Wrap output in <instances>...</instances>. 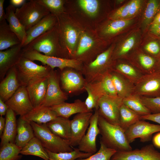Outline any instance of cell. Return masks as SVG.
<instances>
[{
    "mask_svg": "<svg viewBox=\"0 0 160 160\" xmlns=\"http://www.w3.org/2000/svg\"><path fill=\"white\" fill-rule=\"evenodd\" d=\"M98 124L101 135L100 141L108 147L116 151L132 149L125 131L119 125L111 124L100 116Z\"/></svg>",
    "mask_w": 160,
    "mask_h": 160,
    "instance_id": "6da1fadb",
    "label": "cell"
},
{
    "mask_svg": "<svg viewBox=\"0 0 160 160\" xmlns=\"http://www.w3.org/2000/svg\"><path fill=\"white\" fill-rule=\"evenodd\" d=\"M56 26L60 45L65 58L72 59L76 49L81 33L73 26L64 12L57 16Z\"/></svg>",
    "mask_w": 160,
    "mask_h": 160,
    "instance_id": "7a4b0ae2",
    "label": "cell"
},
{
    "mask_svg": "<svg viewBox=\"0 0 160 160\" xmlns=\"http://www.w3.org/2000/svg\"><path fill=\"white\" fill-rule=\"evenodd\" d=\"M113 47L101 52L92 60L83 65L81 72L87 84L100 80L105 74L112 71L114 61L112 59Z\"/></svg>",
    "mask_w": 160,
    "mask_h": 160,
    "instance_id": "3957f363",
    "label": "cell"
},
{
    "mask_svg": "<svg viewBox=\"0 0 160 160\" xmlns=\"http://www.w3.org/2000/svg\"><path fill=\"white\" fill-rule=\"evenodd\" d=\"M23 49L42 52L48 56L65 58L60 45L56 26L35 39L23 47Z\"/></svg>",
    "mask_w": 160,
    "mask_h": 160,
    "instance_id": "277c9868",
    "label": "cell"
},
{
    "mask_svg": "<svg viewBox=\"0 0 160 160\" xmlns=\"http://www.w3.org/2000/svg\"><path fill=\"white\" fill-rule=\"evenodd\" d=\"M15 66L21 85L25 87L48 77L52 69L48 65H39L23 56Z\"/></svg>",
    "mask_w": 160,
    "mask_h": 160,
    "instance_id": "5b68a950",
    "label": "cell"
},
{
    "mask_svg": "<svg viewBox=\"0 0 160 160\" xmlns=\"http://www.w3.org/2000/svg\"><path fill=\"white\" fill-rule=\"evenodd\" d=\"M29 122L33 129L35 137L40 140L46 150L55 153L70 152L73 150L68 140L53 133L46 124H38L33 121Z\"/></svg>",
    "mask_w": 160,
    "mask_h": 160,
    "instance_id": "8992f818",
    "label": "cell"
},
{
    "mask_svg": "<svg viewBox=\"0 0 160 160\" xmlns=\"http://www.w3.org/2000/svg\"><path fill=\"white\" fill-rule=\"evenodd\" d=\"M48 10L36 0L25 2L16 8L15 14L26 31L50 14Z\"/></svg>",
    "mask_w": 160,
    "mask_h": 160,
    "instance_id": "52a82bcc",
    "label": "cell"
},
{
    "mask_svg": "<svg viewBox=\"0 0 160 160\" xmlns=\"http://www.w3.org/2000/svg\"><path fill=\"white\" fill-rule=\"evenodd\" d=\"M23 50V57L32 61H39L53 69L57 68L62 71L66 68H70L81 72L83 68V64L75 59L48 56L35 51Z\"/></svg>",
    "mask_w": 160,
    "mask_h": 160,
    "instance_id": "ba28073f",
    "label": "cell"
},
{
    "mask_svg": "<svg viewBox=\"0 0 160 160\" xmlns=\"http://www.w3.org/2000/svg\"><path fill=\"white\" fill-rule=\"evenodd\" d=\"M123 99L118 96H102L98 102L99 116L111 124L119 125L120 109Z\"/></svg>",
    "mask_w": 160,
    "mask_h": 160,
    "instance_id": "9c48e42d",
    "label": "cell"
},
{
    "mask_svg": "<svg viewBox=\"0 0 160 160\" xmlns=\"http://www.w3.org/2000/svg\"><path fill=\"white\" fill-rule=\"evenodd\" d=\"M132 94L140 96H160V73L143 75L134 85Z\"/></svg>",
    "mask_w": 160,
    "mask_h": 160,
    "instance_id": "30bf717a",
    "label": "cell"
},
{
    "mask_svg": "<svg viewBox=\"0 0 160 160\" xmlns=\"http://www.w3.org/2000/svg\"><path fill=\"white\" fill-rule=\"evenodd\" d=\"M59 77L61 88L67 94L76 93L85 90L87 83L81 72L67 68L61 71Z\"/></svg>",
    "mask_w": 160,
    "mask_h": 160,
    "instance_id": "8fae6325",
    "label": "cell"
},
{
    "mask_svg": "<svg viewBox=\"0 0 160 160\" xmlns=\"http://www.w3.org/2000/svg\"><path fill=\"white\" fill-rule=\"evenodd\" d=\"M160 132V125L141 119L130 127L125 131V134L130 144L137 138H140V141L143 143L150 141L153 134Z\"/></svg>",
    "mask_w": 160,
    "mask_h": 160,
    "instance_id": "7c38bea8",
    "label": "cell"
},
{
    "mask_svg": "<svg viewBox=\"0 0 160 160\" xmlns=\"http://www.w3.org/2000/svg\"><path fill=\"white\" fill-rule=\"evenodd\" d=\"M68 99L67 94L61 88L59 74L52 69L48 77L47 92L42 105L50 107L64 102Z\"/></svg>",
    "mask_w": 160,
    "mask_h": 160,
    "instance_id": "4fadbf2b",
    "label": "cell"
},
{
    "mask_svg": "<svg viewBox=\"0 0 160 160\" xmlns=\"http://www.w3.org/2000/svg\"><path fill=\"white\" fill-rule=\"evenodd\" d=\"M112 160H160V152L153 145L150 144L141 148L126 151H116Z\"/></svg>",
    "mask_w": 160,
    "mask_h": 160,
    "instance_id": "5bb4252c",
    "label": "cell"
},
{
    "mask_svg": "<svg viewBox=\"0 0 160 160\" xmlns=\"http://www.w3.org/2000/svg\"><path fill=\"white\" fill-rule=\"evenodd\" d=\"M99 114L98 109H95L90 121L87 132L80 141L78 148L81 152L94 154L97 150L96 140L100 134L98 122Z\"/></svg>",
    "mask_w": 160,
    "mask_h": 160,
    "instance_id": "9a60e30c",
    "label": "cell"
},
{
    "mask_svg": "<svg viewBox=\"0 0 160 160\" xmlns=\"http://www.w3.org/2000/svg\"><path fill=\"white\" fill-rule=\"evenodd\" d=\"M5 103L16 115H19L21 117L28 114L34 108L29 97L26 87L23 86L20 87Z\"/></svg>",
    "mask_w": 160,
    "mask_h": 160,
    "instance_id": "2e32d148",
    "label": "cell"
},
{
    "mask_svg": "<svg viewBox=\"0 0 160 160\" xmlns=\"http://www.w3.org/2000/svg\"><path fill=\"white\" fill-rule=\"evenodd\" d=\"M93 114L92 112L78 113L70 120L71 137L68 141L71 147L78 145L85 134Z\"/></svg>",
    "mask_w": 160,
    "mask_h": 160,
    "instance_id": "e0dca14e",
    "label": "cell"
},
{
    "mask_svg": "<svg viewBox=\"0 0 160 160\" xmlns=\"http://www.w3.org/2000/svg\"><path fill=\"white\" fill-rule=\"evenodd\" d=\"M95 41L88 33H81L79 39L75 54L72 58L83 63H87L96 57L93 53Z\"/></svg>",
    "mask_w": 160,
    "mask_h": 160,
    "instance_id": "ac0fdd59",
    "label": "cell"
},
{
    "mask_svg": "<svg viewBox=\"0 0 160 160\" xmlns=\"http://www.w3.org/2000/svg\"><path fill=\"white\" fill-rule=\"evenodd\" d=\"M23 48L20 44L5 50L0 51V79L1 81L7 72L15 66L23 56Z\"/></svg>",
    "mask_w": 160,
    "mask_h": 160,
    "instance_id": "d6986e66",
    "label": "cell"
},
{
    "mask_svg": "<svg viewBox=\"0 0 160 160\" xmlns=\"http://www.w3.org/2000/svg\"><path fill=\"white\" fill-rule=\"evenodd\" d=\"M57 17L50 13L26 31V38L22 45L24 47L36 38L51 30L56 26Z\"/></svg>",
    "mask_w": 160,
    "mask_h": 160,
    "instance_id": "ffe728a7",
    "label": "cell"
},
{
    "mask_svg": "<svg viewBox=\"0 0 160 160\" xmlns=\"http://www.w3.org/2000/svg\"><path fill=\"white\" fill-rule=\"evenodd\" d=\"M21 86L15 66L9 70L6 76L1 81L0 98L5 102Z\"/></svg>",
    "mask_w": 160,
    "mask_h": 160,
    "instance_id": "44dd1931",
    "label": "cell"
},
{
    "mask_svg": "<svg viewBox=\"0 0 160 160\" xmlns=\"http://www.w3.org/2000/svg\"><path fill=\"white\" fill-rule=\"evenodd\" d=\"M48 77L38 80L26 87L33 108L41 105L45 99L48 85Z\"/></svg>",
    "mask_w": 160,
    "mask_h": 160,
    "instance_id": "7402d4cb",
    "label": "cell"
},
{
    "mask_svg": "<svg viewBox=\"0 0 160 160\" xmlns=\"http://www.w3.org/2000/svg\"><path fill=\"white\" fill-rule=\"evenodd\" d=\"M110 72L105 74L100 80L86 84L94 94L99 99L104 95L118 96Z\"/></svg>",
    "mask_w": 160,
    "mask_h": 160,
    "instance_id": "603a6c76",
    "label": "cell"
},
{
    "mask_svg": "<svg viewBox=\"0 0 160 160\" xmlns=\"http://www.w3.org/2000/svg\"><path fill=\"white\" fill-rule=\"evenodd\" d=\"M50 107L58 116L68 119L74 114L89 112L84 102L79 99L75 100L73 103L64 102Z\"/></svg>",
    "mask_w": 160,
    "mask_h": 160,
    "instance_id": "cb8c5ba5",
    "label": "cell"
},
{
    "mask_svg": "<svg viewBox=\"0 0 160 160\" xmlns=\"http://www.w3.org/2000/svg\"><path fill=\"white\" fill-rule=\"evenodd\" d=\"M57 117L56 113L50 107L41 105L34 108L29 113L21 117L29 121L43 124H46Z\"/></svg>",
    "mask_w": 160,
    "mask_h": 160,
    "instance_id": "d4e9b609",
    "label": "cell"
},
{
    "mask_svg": "<svg viewBox=\"0 0 160 160\" xmlns=\"http://www.w3.org/2000/svg\"><path fill=\"white\" fill-rule=\"evenodd\" d=\"M15 115V112L9 108L6 114L4 129L1 137V147L9 143H15L17 131Z\"/></svg>",
    "mask_w": 160,
    "mask_h": 160,
    "instance_id": "484cf974",
    "label": "cell"
},
{
    "mask_svg": "<svg viewBox=\"0 0 160 160\" xmlns=\"http://www.w3.org/2000/svg\"><path fill=\"white\" fill-rule=\"evenodd\" d=\"M34 137V131L30 122L20 116L17 123L15 143L22 148Z\"/></svg>",
    "mask_w": 160,
    "mask_h": 160,
    "instance_id": "4316f807",
    "label": "cell"
},
{
    "mask_svg": "<svg viewBox=\"0 0 160 160\" xmlns=\"http://www.w3.org/2000/svg\"><path fill=\"white\" fill-rule=\"evenodd\" d=\"M46 125L54 134L60 137L69 141L71 137L70 120L61 117L47 123Z\"/></svg>",
    "mask_w": 160,
    "mask_h": 160,
    "instance_id": "83f0119b",
    "label": "cell"
},
{
    "mask_svg": "<svg viewBox=\"0 0 160 160\" xmlns=\"http://www.w3.org/2000/svg\"><path fill=\"white\" fill-rule=\"evenodd\" d=\"M15 7L10 4L6 8L7 20L11 30L16 35L20 41L21 45L26 38V32L24 27L15 14Z\"/></svg>",
    "mask_w": 160,
    "mask_h": 160,
    "instance_id": "f1b7e54d",
    "label": "cell"
},
{
    "mask_svg": "<svg viewBox=\"0 0 160 160\" xmlns=\"http://www.w3.org/2000/svg\"><path fill=\"white\" fill-rule=\"evenodd\" d=\"M158 59L149 55L139 53L133 59L132 64L143 75L155 72Z\"/></svg>",
    "mask_w": 160,
    "mask_h": 160,
    "instance_id": "f546056e",
    "label": "cell"
},
{
    "mask_svg": "<svg viewBox=\"0 0 160 160\" xmlns=\"http://www.w3.org/2000/svg\"><path fill=\"white\" fill-rule=\"evenodd\" d=\"M20 44L19 39L11 30L6 21L0 23V51Z\"/></svg>",
    "mask_w": 160,
    "mask_h": 160,
    "instance_id": "4dcf8cb0",
    "label": "cell"
},
{
    "mask_svg": "<svg viewBox=\"0 0 160 160\" xmlns=\"http://www.w3.org/2000/svg\"><path fill=\"white\" fill-rule=\"evenodd\" d=\"M110 73L118 97L123 98L133 94L134 85L115 71H112Z\"/></svg>",
    "mask_w": 160,
    "mask_h": 160,
    "instance_id": "1f68e13d",
    "label": "cell"
},
{
    "mask_svg": "<svg viewBox=\"0 0 160 160\" xmlns=\"http://www.w3.org/2000/svg\"><path fill=\"white\" fill-rule=\"evenodd\" d=\"M112 71L119 73L135 85L143 75L132 64L123 62H114Z\"/></svg>",
    "mask_w": 160,
    "mask_h": 160,
    "instance_id": "d6a6232c",
    "label": "cell"
},
{
    "mask_svg": "<svg viewBox=\"0 0 160 160\" xmlns=\"http://www.w3.org/2000/svg\"><path fill=\"white\" fill-rule=\"evenodd\" d=\"M20 154L33 155L40 157L44 160H49L47 151L40 140L36 137L32 138L22 148Z\"/></svg>",
    "mask_w": 160,
    "mask_h": 160,
    "instance_id": "836d02e7",
    "label": "cell"
},
{
    "mask_svg": "<svg viewBox=\"0 0 160 160\" xmlns=\"http://www.w3.org/2000/svg\"><path fill=\"white\" fill-rule=\"evenodd\" d=\"M141 116L123 103L120 109L119 126L125 131L131 126L142 119Z\"/></svg>",
    "mask_w": 160,
    "mask_h": 160,
    "instance_id": "e575fe53",
    "label": "cell"
},
{
    "mask_svg": "<svg viewBox=\"0 0 160 160\" xmlns=\"http://www.w3.org/2000/svg\"><path fill=\"white\" fill-rule=\"evenodd\" d=\"M123 103L141 116L151 114L143 103L140 97L132 94L123 98Z\"/></svg>",
    "mask_w": 160,
    "mask_h": 160,
    "instance_id": "d590c367",
    "label": "cell"
},
{
    "mask_svg": "<svg viewBox=\"0 0 160 160\" xmlns=\"http://www.w3.org/2000/svg\"><path fill=\"white\" fill-rule=\"evenodd\" d=\"M131 19L112 20L103 28L101 33L104 36H109L115 35L121 31L132 23Z\"/></svg>",
    "mask_w": 160,
    "mask_h": 160,
    "instance_id": "8d00e7d4",
    "label": "cell"
},
{
    "mask_svg": "<svg viewBox=\"0 0 160 160\" xmlns=\"http://www.w3.org/2000/svg\"><path fill=\"white\" fill-rule=\"evenodd\" d=\"M46 150L48 154L49 160H75L77 159L86 158L93 154L81 152L78 148L74 149L70 152L59 153Z\"/></svg>",
    "mask_w": 160,
    "mask_h": 160,
    "instance_id": "74e56055",
    "label": "cell"
},
{
    "mask_svg": "<svg viewBox=\"0 0 160 160\" xmlns=\"http://www.w3.org/2000/svg\"><path fill=\"white\" fill-rule=\"evenodd\" d=\"M22 148L15 143H9L1 147L0 160H19L22 156L20 155Z\"/></svg>",
    "mask_w": 160,
    "mask_h": 160,
    "instance_id": "f35d334b",
    "label": "cell"
},
{
    "mask_svg": "<svg viewBox=\"0 0 160 160\" xmlns=\"http://www.w3.org/2000/svg\"><path fill=\"white\" fill-rule=\"evenodd\" d=\"M136 37L132 35L127 38L116 50L113 51L112 59L114 61L125 57L134 47Z\"/></svg>",
    "mask_w": 160,
    "mask_h": 160,
    "instance_id": "ab89813d",
    "label": "cell"
},
{
    "mask_svg": "<svg viewBox=\"0 0 160 160\" xmlns=\"http://www.w3.org/2000/svg\"><path fill=\"white\" fill-rule=\"evenodd\" d=\"M46 8L50 13L56 16L64 12L65 1L63 0H36Z\"/></svg>",
    "mask_w": 160,
    "mask_h": 160,
    "instance_id": "60d3db41",
    "label": "cell"
},
{
    "mask_svg": "<svg viewBox=\"0 0 160 160\" xmlns=\"http://www.w3.org/2000/svg\"><path fill=\"white\" fill-rule=\"evenodd\" d=\"M160 9V1L149 0L147 4L144 13L143 24L146 26L151 24L154 17Z\"/></svg>",
    "mask_w": 160,
    "mask_h": 160,
    "instance_id": "b9f144b4",
    "label": "cell"
},
{
    "mask_svg": "<svg viewBox=\"0 0 160 160\" xmlns=\"http://www.w3.org/2000/svg\"><path fill=\"white\" fill-rule=\"evenodd\" d=\"M100 143V148L97 152L87 158L77 160H111L112 157L116 151L108 147L101 141Z\"/></svg>",
    "mask_w": 160,
    "mask_h": 160,
    "instance_id": "7bdbcfd3",
    "label": "cell"
},
{
    "mask_svg": "<svg viewBox=\"0 0 160 160\" xmlns=\"http://www.w3.org/2000/svg\"><path fill=\"white\" fill-rule=\"evenodd\" d=\"M79 6L88 15L94 17L97 14L99 4L96 0H80L78 1Z\"/></svg>",
    "mask_w": 160,
    "mask_h": 160,
    "instance_id": "ee69618b",
    "label": "cell"
},
{
    "mask_svg": "<svg viewBox=\"0 0 160 160\" xmlns=\"http://www.w3.org/2000/svg\"><path fill=\"white\" fill-rule=\"evenodd\" d=\"M140 97L144 105L151 114L160 113V96L155 97Z\"/></svg>",
    "mask_w": 160,
    "mask_h": 160,
    "instance_id": "f6af8a7d",
    "label": "cell"
},
{
    "mask_svg": "<svg viewBox=\"0 0 160 160\" xmlns=\"http://www.w3.org/2000/svg\"><path fill=\"white\" fill-rule=\"evenodd\" d=\"M85 90L87 93L88 96L84 103L88 111L92 112L93 109H98V102L99 99L86 86L85 87Z\"/></svg>",
    "mask_w": 160,
    "mask_h": 160,
    "instance_id": "bcb514c9",
    "label": "cell"
},
{
    "mask_svg": "<svg viewBox=\"0 0 160 160\" xmlns=\"http://www.w3.org/2000/svg\"><path fill=\"white\" fill-rule=\"evenodd\" d=\"M130 1L116 10L111 15L112 20L127 19L129 15Z\"/></svg>",
    "mask_w": 160,
    "mask_h": 160,
    "instance_id": "7dc6e473",
    "label": "cell"
},
{
    "mask_svg": "<svg viewBox=\"0 0 160 160\" xmlns=\"http://www.w3.org/2000/svg\"><path fill=\"white\" fill-rule=\"evenodd\" d=\"M144 48L150 55L158 59L160 54V43L158 41H150L146 44Z\"/></svg>",
    "mask_w": 160,
    "mask_h": 160,
    "instance_id": "c3c4849f",
    "label": "cell"
},
{
    "mask_svg": "<svg viewBox=\"0 0 160 160\" xmlns=\"http://www.w3.org/2000/svg\"><path fill=\"white\" fill-rule=\"evenodd\" d=\"M142 2L140 0H132L130 1L129 13L127 19H131L137 13L141 7Z\"/></svg>",
    "mask_w": 160,
    "mask_h": 160,
    "instance_id": "681fc988",
    "label": "cell"
},
{
    "mask_svg": "<svg viewBox=\"0 0 160 160\" xmlns=\"http://www.w3.org/2000/svg\"><path fill=\"white\" fill-rule=\"evenodd\" d=\"M142 119L151 121L160 124V113L151 114L141 116Z\"/></svg>",
    "mask_w": 160,
    "mask_h": 160,
    "instance_id": "f907efd6",
    "label": "cell"
},
{
    "mask_svg": "<svg viewBox=\"0 0 160 160\" xmlns=\"http://www.w3.org/2000/svg\"><path fill=\"white\" fill-rule=\"evenodd\" d=\"M150 31L153 35L160 38V24H151Z\"/></svg>",
    "mask_w": 160,
    "mask_h": 160,
    "instance_id": "816d5d0a",
    "label": "cell"
},
{
    "mask_svg": "<svg viewBox=\"0 0 160 160\" xmlns=\"http://www.w3.org/2000/svg\"><path fill=\"white\" fill-rule=\"evenodd\" d=\"M4 0H0V23L6 21V13L4 9Z\"/></svg>",
    "mask_w": 160,
    "mask_h": 160,
    "instance_id": "f5cc1de1",
    "label": "cell"
},
{
    "mask_svg": "<svg viewBox=\"0 0 160 160\" xmlns=\"http://www.w3.org/2000/svg\"><path fill=\"white\" fill-rule=\"evenodd\" d=\"M9 107L4 102L3 100L0 98V115L1 116L5 115L6 114Z\"/></svg>",
    "mask_w": 160,
    "mask_h": 160,
    "instance_id": "db71d44e",
    "label": "cell"
},
{
    "mask_svg": "<svg viewBox=\"0 0 160 160\" xmlns=\"http://www.w3.org/2000/svg\"><path fill=\"white\" fill-rule=\"evenodd\" d=\"M152 141L153 145L160 148V132H158L153 136Z\"/></svg>",
    "mask_w": 160,
    "mask_h": 160,
    "instance_id": "11a10c76",
    "label": "cell"
},
{
    "mask_svg": "<svg viewBox=\"0 0 160 160\" xmlns=\"http://www.w3.org/2000/svg\"><path fill=\"white\" fill-rule=\"evenodd\" d=\"M26 1L25 0H10V4L15 7L22 6Z\"/></svg>",
    "mask_w": 160,
    "mask_h": 160,
    "instance_id": "9f6ffc18",
    "label": "cell"
},
{
    "mask_svg": "<svg viewBox=\"0 0 160 160\" xmlns=\"http://www.w3.org/2000/svg\"><path fill=\"white\" fill-rule=\"evenodd\" d=\"M5 124V119L0 116V136H2L4 129Z\"/></svg>",
    "mask_w": 160,
    "mask_h": 160,
    "instance_id": "6f0895ef",
    "label": "cell"
},
{
    "mask_svg": "<svg viewBox=\"0 0 160 160\" xmlns=\"http://www.w3.org/2000/svg\"><path fill=\"white\" fill-rule=\"evenodd\" d=\"M160 24V9L154 17L151 24Z\"/></svg>",
    "mask_w": 160,
    "mask_h": 160,
    "instance_id": "680465c9",
    "label": "cell"
},
{
    "mask_svg": "<svg viewBox=\"0 0 160 160\" xmlns=\"http://www.w3.org/2000/svg\"><path fill=\"white\" fill-rule=\"evenodd\" d=\"M158 62L155 71L160 73V58L158 59Z\"/></svg>",
    "mask_w": 160,
    "mask_h": 160,
    "instance_id": "91938a15",
    "label": "cell"
},
{
    "mask_svg": "<svg viewBox=\"0 0 160 160\" xmlns=\"http://www.w3.org/2000/svg\"><path fill=\"white\" fill-rule=\"evenodd\" d=\"M159 58H160V54L159 55V57H158V59Z\"/></svg>",
    "mask_w": 160,
    "mask_h": 160,
    "instance_id": "94428289",
    "label": "cell"
},
{
    "mask_svg": "<svg viewBox=\"0 0 160 160\" xmlns=\"http://www.w3.org/2000/svg\"></svg>",
    "mask_w": 160,
    "mask_h": 160,
    "instance_id": "6125c7cd",
    "label": "cell"
}]
</instances>
